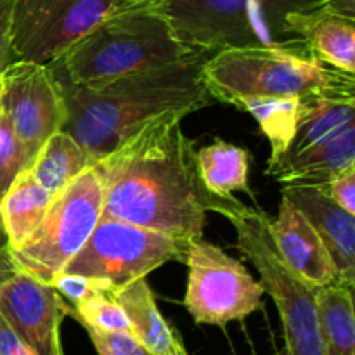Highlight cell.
<instances>
[{
    "label": "cell",
    "mask_w": 355,
    "mask_h": 355,
    "mask_svg": "<svg viewBox=\"0 0 355 355\" xmlns=\"http://www.w3.org/2000/svg\"><path fill=\"white\" fill-rule=\"evenodd\" d=\"M187 114L166 113L94 165L103 184V217L172 238H203L208 211L224 217L241 208L238 198L214 196L200 177Z\"/></svg>",
    "instance_id": "cell-1"
},
{
    "label": "cell",
    "mask_w": 355,
    "mask_h": 355,
    "mask_svg": "<svg viewBox=\"0 0 355 355\" xmlns=\"http://www.w3.org/2000/svg\"><path fill=\"white\" fill-rule=\"evenodd\" d=\"M210 54L132 73L94 85L55 76L66 103L62 130L89 153L94 165L149 121L166 113H191L214 104L203 80Z\"/></svg>",
    "instance_id": "cell-2"
},
{
    "label": "cell",
    "mask_w": 355,
    "mask_h": 355,
    "mask_svg": "<svg viewBox=\"0 0 355 355\" xmlns=\"http://www.w3.org/2000/svg\"><path fill=\"white\" fill-rule=\"evenodd\" d=\"M198 54L205 52L182 44L159 0H151L114 9L49 66L71 85H94Z\"/></svg>",
    "instance_id": "cell-3"
},
{
    "label": "cell",
    "mask_w": 355,
    "mask_h": 355,
    "mask_svg": "<svg viewBox=\"0 0 355 355\" xmlns=\"http://www.w3.org/2000/svg\"><path fill=\"white\" fill-rule=\"evenodd\" d=\"M203 80L211 99L243 97H355V75L338 71L309 52L229 49L208 55Z\"/></svg>",
    "instance_id": "cell-4"
},
{
    "label": "cell",
    "mask_w": 355,
    "mask_h": 355,
    "mask_svg": "<svg viewBox=\"0 0 355 355\" xmlns=\"http://www.w3.org/2000/svg\"><path fill=\"white\" fill-rule=\"evenodd\" d=\"M159 7L177 38L205 54L229 49L309 52L286 19L291 12L322 7V0H159Z\"/></svg>",
    "instance_id": "cell-5"
},
{
    "label": "cell",
    "mask_w": 355,
    "mask_h": 355,
    "mask_svg": "<svg viewBox=\"0 0 355 355\" xmlns=\"http://www.w3.org/2000/svg\"><path fill=\"white\" fill-rule=\"evenodd\" d=\"M224 217L234 225L238 250L259 270L260 284L276 304L288 354L324 355L315 288L298 277L281 259L269 232V215L259 207L243 205Z\"/></svg>",
    "instance_id": "cell-6"
},
{
    "label": "cell",
    "mask_w": 355,
    "mask_h": 355,
    "mask_svg": "<svg viewBox=\"0 0 355 355\" xmlns=\"http://www.w3.org/2000/svg\"><path fill=\"white\" fill-rule=\"evenodd\" d=\"M103 218V184L92 168L76 177L52 203L37 231L24 245L7 250L10 266L51 286Z\"/></svg>",
    "instance_id": "cell-7"
},
{
    "label": "cell",
    "mask_w": 355,
    "mask_h": 355,
    "mask_svg": "<svg viewBox=\"0 0 355 355\" xmlns=\"http://www.w3.org/2000/svg\"><path fill=\"white\" fill-rule=\"evenodd\" d=\"M189 243L103 217L62 272L101 281L116 290L173 260L184 262Z\"/></svg>",
    "instance_id": "cell-8"
},
{
    "label": "cell",
    "mask_w": 355,
    "mask_h": 355,
    "mask_svg": "<svg viewBox=\"0 0 355 355\" xmlns=\"http://www.w3.org/2000/svg\"><path fill=\"white\" fill-rule=\"evenodd\" d=\"M184 263L187 286L184 307L196 324L225 328L229 322L245 321L262 309L266 290L245 263L201 239L189 243Z\"/></svg>",
    "instance_id": "cell-9"
},
{
    "label": "cell",
    "mask_w": 355,
    "mask_h": 355,
    "mask_svg": "<svg viewBox=\"0 0 355 355\" xmlns=\"http://www.w3.org/2000/svg\"><path fill=\"white\" fill-rule=\"evenodd\" d=\"M114 9V0H14V54L17 61L51 64Z\"/></svg>",
    "instance_id": "cell-10"
},
{
    "label": "cell",
    "mask_w": 355,
    "mask_h": 355,
    "mask_svg": "<svg viewBox=\"0 0 355 355\" xmlns=\"http://www.w3.org/2000/svg\"><path fill=\"white\" fill-rule=\"evenodd\" d=\"M0 110L9 118L28 163L66 123L61 85L49 64L16 61L2 73Z\"/></svg>",
    "instance_id": "cell-11"
},
{
    "label": "cell",
    "mask_w": 355,
    "mask_h": 355,
    "mask_svg": "<svg viewBox=\"0 0 355 355\" xmlns=\"http://www.w3.org/2000/svg\"><path fill=\"white\" fill-rule=\"evenodd\" d=\"M0 315L33 355H64L61 324L66 302L54 288L14 269L0 255Z\"/></svg>",
    "instance_id": "cell-12"
},
{
    "label": "cell",
    "mask_w": 355,
    "mask_h": 355,
    "mask_svg": "<svg viewBox=\"0 0 355 355\" xmlns=\"http://www.w3.org/2000/svg\"><path fill=\"white\" fill-rule=\"evenodd\" d=\"M283 198L290 201L324 243L338 283L355 284V215L329 200L319 187L283 186Z\"/></svg>",
    "instance_id": "cell-13"
},
{
    "label": "cell",
    "mask_w": 355,
    "mask_h": 355,
    "mask_svg": "<svg viewBox=\"0 0 355 355\" xmlns=\"http://www.w3.org/2000/svg\"><path fill=\"white\" fill-rule=\"evenodd\" d=\"M269 232L277 253L298 277L312 288L338 283L335 263L312 225L288 200H281L276 218H269Z\"/></svg>",
    "instance_id": "cell-14"
},
{
    "label": "cell",
    "mask_w": 355,
    "mask_h": 355,
    "mask_svg": "<svg viewBox=\"0 0 355 355\" xmlns=\"http://www.w3.org/2000/svg\"><path fill=\"white\" fill-rule=\"evenodd\" d=\"M286 23L290 33L304 42L312 58L355 75V19L318 7L291 12Z\"/></svg>",
    "instance_id": "cell-15"
},
{
    "label": "cell",
    "mask_w": 355,
    "mask_h": 355,
    "mask_svg": "<svg viewBox=\"0 0 355 355\" xmlns=\"http://www.w3.org/2000/svg\"><path fill=\"white\" fill-rule=\"evenodd\" d=\"M114 300L125 312L132 336L149 355H189L173 329L159 312L148 279H135L113 290Z\"/></svg>",
    "instance_id": "cell-16"
},
{
    "label": "cell",
    "mask_w": 355,
    "mask_h": 355,
    "mask_svg": "<svg viewBox=\"0 0 355 355\" xmlns=\"http://www.w3.org/2000/svg\"><path fill=\"white\" fill-rule=\"evenodd\" d=\"M355 166V125L267 172L283 186L321 187Z\"/></svg>",
    "instance_id": "cell-17"
},
{
    "label": "cell",
    "mask_w": 355,
    "mask_h": 355,
    "mask_svg": "<svg viewBox=\"0 0 355 355\" xmlns=\"http://www.w3.org/2000/svg\"><path fill=\"white\" fill-rule=\"evenodd\" d=\"M52 194L33 179L28 170L7 189L0 200V217L9 250L19 248L37 231L52 203Z\"/></svg>",
    "instance_id": "cell-18"
},
{
    "label": "cell",
    "mask_w": 355,
    "mask_h": 355,
    "mask_svg": "<svg viewBox=\"0 0 355 355\" xmlns=\"http://www.w3.org/2000/svg\"><path fill=\"white\" fill-rule=\"evenodd\" d=\"M354 125L355 97H318L304 101L297 132L286 155L279 163L267 168V172Z\"/></svg>",
    "instance_id": "cell-19"
},
{
    "label": "cell",
    "mask_w": 355,
    "mask_h": 355,
    "mask_svg": "<svg viewBox=\"0 0 355 355\" xmlns=\"http://www.w3.org/2000/svg\"><path fill=\"white\" fill-rule=\"evenodd\" d=\"M198 170L203 186L214 196L232 200L236 191H245L255 200L248 182L250 153L241 146L215 139L196 151Z\"/></svg>",
    "instance_id": "cell-20"
},
{
    "label": "cell",
    "mask_w": 355,
    "mask_h": 355,
    "mask_svg": "<svg viewBox=\"0 0 355 355\" xmlns=\"http://www.w3.org/2000/svg\"><path fill=\"white\" fill-rule=\"evenodd\" d=\"M92 158L73 139V135L64 130H59L45 141L28 172L42 187H45L52 196H55L76 177L82 175L85 170L92 168Z\"/></svg>",
    "instance_id": "cell-21"
},
{
    "label": "cell",
    "mask_w": 355,
    "mask_h": 355,
    "mask_svg": "<svg viewBox=\"0 0 355 355\" xmlns=\"http://www.w3.org/2000/svg\"><path fill=\"white\" fill-rule=\"evenodd\" d=\"M304 101L300 97H243L232 103L259 121L260 128L270 142L269 166L283 159L297 132Z\"/></svg>",
    "instance_id": "cell-22"
},
{
    "label": "cell",
    "mask_w": 355,
    "mask_h": 355,
    "mask_svg": "<svg viewBox=\"0 0 355 355\" xmlns=\"http://www.w3.org/2000/svg\"><path fill=\"white\" fill-rule=\"evenodd\" d=\"M354 288L345 284L318 288L319 333L324 355H355Z\"/></svg>",
    "instance_id": "cell-23"
},
{
    "label": "cell",
    "mask_w": 355,
    "mask_h": 355,
    "mask_svg": "<svg viewBox=\"0 0 355 355\" xmlns=\"http://www.w3.org/2000/svg\"><path fill=\"white\" fill-rule=\"evenodd\" d=\"M110 284L99 283L87 297L75 305L66 304V315H71L83 329H96L103 333H130L128 319L118 302L114 300Z\"/></svg>",
    "instance_id": "cell-24"
},
{
    "label": "cell",
    "mask_w": 355,
    "mask_h": 355,
    "mask_svg": "<svg viewBox=\"0 0 355 355\" xmlns=\"http://www.w3.org/2000/svg\"><path fill=\"white\" fill-rule=\"evenodd\" d=\"M30 168L26 155L16 139L9 118L0 110V200L14 180Z\"/></svg>",
    "instance_id": "cell-25"
},
{
    "label": "cell",
    "mask_w": 355,
    "mask_h": 355,
    "mask_svg": "<svg viewBox=\"0 0 355 355\" xmlns=\"http://www.w3.org/2000/svg\"><path fill=\"white\" fill-rule=\"evenodd\" d=\"M99 355H149L130 333H103L85 329Z\"/></svg>",
    "instance_id": "cell-26"
},
{
    "label": "cell",
    "mask_w": 355,
    "mask_h": 355,
    "mask_svg": "<svg viewBox=\"0 0 355 355\" xmlns=\"http://www.w3.org/2000/svg\"><path fill=\"white\" fill-rule=\"evenodd\" d=\"M319 189L343 210L355 215V166L343 170Z\"/></svg>",
    "instance_id": "cell-27"
},
{
    "label": "cell",
    "mask_w": 355,
    "mask_h": 355,
    "mask_svg": "<svg viewBox=\"0 0 355 355\" xmlns=\"http://www.w3.org/2000/svg\"><path fill=\"white\" fill-rule=\"evenodd\" d=\"M101 281L87 279V277L76 276V274L61 272L55 276V279L51 283V288H54L59 293V297L68 305H75L76 302L82 300L83 297L90 293Z\"/></svg>",
    "instance_id": "cell-28"
},
{
    "label": "cell",
    "mask_w": 355,
    "mask_h": 355,
    "mask_svg": "<svg viewBox=\"0 0 355 355\" xmlns=\"http://www.w3.org/2000/svg\"><path fill=\"white\" fill-rule=\"evenodd\" d=\"M12 2L0 0V75L17 61L12 47Z\"/></svg>",
    "instance_id": "cell-29"
},
{
    "label": "cell",
    "mask_w": 355,
    "mask_h": 355,
    "mask_svg": "<svg viewBox=\"0 0 355 355\" xmlns=\"http://www.w3.org/2000/svg\"><path fill=\"white\" fill-rule=\"evenodd\" d=\"M0 355H33L2 315H0Z\"/></svg>",
    "instance_id": "cell-30"
},
{
    "label": "cell",
    "mask_w": 355,
    "mask_h": 355,
    "mask_svg": "<svg viewBox=\"0 0 355 355\" xmlns=\"http://www.w3.org/2000/svg\"><path fill=\"white\" fill-rule=\"evenodd\" d=\"M322 7L331 12L355 19V0H322Z\"/></svg>",
    "instance_id": "cell-31"
},
{
    "label": "cell",
    "mask_w": 355,
    "mask_h": 355,
    "mask_svg": "<svg viewBox=\"0 0 355 355\" xmlns=\"http://www.w3.org/2000/svg\"><path fill=\"white\" fill-rule=\"evenodd\" d=\"M9 246H7V236L6 231H3V224H2V217H0V255H6Z\"/></svg>",
    "instance_id": "cell-32"
},
{
    "label": "cell",
    "mask_w": 355,
    "mask_h": 355,
    "mask_svg": "<svg viewBox=\"0 0 355 355\" xmlns=\"http://www.w3.org/2000/svg\"><path fill=\"white\" fill-rule=\"evenodd\" d=\"M142 2H151V0H114L116 9H120V7H127V6H135V3H142Z\"/></svg>",
    "instance_id": "cell-33"
},
{
    "label": "cell",
    "mask_w": 355,
    "mask_h": 355,
    "mask_svg": "<svg viewBox=\"0 0 355 355\" xmlns=\"http://www.w3.org/2000/svg\"><path fill=\"white\" fill-rule=\"evenodd\" d=\"M274 355H290V354H288L286 349H283V350H281V352H277V354H274Z\"/></svg>",
    "instance_id": "cell-34"
},
{
    "label": "cell",
    "mask_w": 355,
    "mask_h": 355,
    "mask_svg": "<svg viewBox=\"0 0 355 355\" xmlns=\"http://www.w3.org/2000/svg\"><path fill=\"white\" fill-rule=\"evenodd\" d=\"M0 99H2V75H0Z\"/></svg>",
    "instance_id": "cell-35"
}]
</instances>
